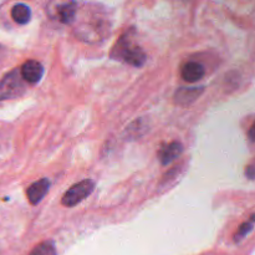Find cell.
Here are the masks:
<instances>
[{
  "label": "cell",
  "mask_w": 255,
  "mask_h": 255,
  "mask_svg": "<svg viewBox=\"0 0 255 255\" xmlns=\"http://www.w3.org/2000/svg\"><path fill=\"white\" fill-rule=\"evenodd\" d=\"M133 30L124 32L111 50V59L125 62L134 67H142L146 64V52L134 41Z\"/></svg>",
  "instance_id": "obj_1"
},
{
  "label": "cell",
  "mask_w": 255,
  "mask_h": 255,
  "mask_svg": "<svg viewBox=\"0 0 255 255\" xmlns=\"http://www.w3.org/2000/svg\"><path fill=\"white\" fill-rule=\"evenodd\" d=\"M206 74V69L197 61H189L182 67V79L187 82H197Z\"/></svg>",
  "instance_id": "obj_8"
},
{
  "label": "cell",
  "mask_w": 255,
  "mask_h": 255,
  "mask_svg": "<svg viewBox=\"0 0 255 255\" xmlns=\"http://www.w3.org/2000/svg\"><path fill=\"white\" fill-rule=\"evenodd\" d=\"M57 17L62 24H71L76 17V2H66L57 6Z\"/></svg>",
  "instance_id": "obj_9"
},
{
  "label": "cell",
  "mask_w": 255,
  "mask_h": 255,
  "mask_svg": "<svg viewBox=\"0 0 255 255\" xmlns=\"http://www.w3.org/2000/svg\"><path fill=\"white\" fill-rule=\"evenodd\" d=\"M94 188L95 183L91 179H84V181L74 184V186L70 187L69 191L62 196V206L67 207V208H72V207L77 206V204L81 203L84 199H86L87 197L94 192Z\"/></svg>",
  "instance_id": "obj_3"
},
{
  "label": "cell",
  "mask_w": 255,
  "mask_h": 255,
  "mask_svg": "<svg viewBox=\"0 0 255 255\" xmlns=\"http://www.w3.org/2000/svg\"><path fill=\"white\" fill-rule=\"evenodd\" d=\"M20 75L26 84L35 85L44 76V66L36 60H27L22 64Z\"/></svg>",
  "instance_id": "obj_4"
},
{
  "label": "cell",
  "mask_w": 255,
  "mask_h": 255,
  "mask_svg": "<svg viewBox=\"0 0 255 255\" xmlns=\"http://www.w3.org/2000/svg\"><path fill=\"white\" fill-rule=\"evenodd\" d=\"M204 91V87H179L174 94V102L179 106H188L193 104Z\"/></svg>",
  "instance_id": "obj_6"
},
{
  "label": "cell",
  "mask_w": 255,
  "mask_h": 255,
  "mask_svg": "<svg viewBox=\"0 0 255 255\" xmlns=\"http://www.w3.org/2000/svg\"><path fill=\"white\" fill-rule=\"evenodd\" d=\"M247 176L249 177V179H254V167H253V164H251V166L247 168Z\"/></svg>",
  "instance_id": "obj_13"
},
{
  "label": "cell",
  "mask_w": 255,
  "mask_h": 255,
  "mask_svg": "<svg viewBox=\"0 0 255 255\" xmlns=\"http://www.w3.org/2000/svg\"><path fill=\"white\" fill-rule=\"evenodd\" d=\"M29 255H57L54 243L50 241L37 244Z\"/></svg>",
  "instance_id": "obj_11"
},
{
  "label": "cell",
  "mask_w": 255,
  "mask_h": 255,
  "mask_svg": "<svg viewBox=\"0 0 255 255\" xmlns=\"http://www.w3.org/2000/svg\"><path fill=\"white\" fill-rule=\"evenodd\" d=\"M183 144L178 141L169 142V143H163L158 151V159L163 166L172 163L176 161L182 153H183Z\"/></svg>",
  "instance_id": "obj_5"
},
{
  "label": "cell",
  "mask_w": 255,
  "mask_h": 255,
  "mask_svg": "<svg viewBox=\"0 0 255 255\" xmlns=\"http://www.w3.org/2000/svg\"><path fill=\"white\" fill-rule=\"evenodd\" d=\"M253 132H254V126H252V127H251V131H249V138H251V141H252V142L254 141Z\"/></svg>",
  "instance_id": "obj_14"
},
{
  "label": "cell",
  "mask_w": 255,
  "mask_h": 255,
  "mask_svg": "<svg viewBox=\"0 0 255 255\" xmlns=\"http://www.w3.org/2000/svg\"><path fill=\"white\" fill-rule=\"evenodd\" d=\"M50 188V181L47 178H41L40 181L32 183L29 188L26 189V196L29 199L30 204L36 206L42 201L45 196L47 194Z\"/></svg>",
  "instance_id": "obj_7"
},
{
  "label": "cell",
  "mask_w": 255,
  "mask_h": 255,
  "mask_svg": "<svg viewBox=\"0 0 255 255\" xmlns=\"http://www.w3.org/2000/svg\"><path fill=\"white\" fill-rule=\"evenodd\" d=\"M11 17L16 24L25 25L31 19V10L25 4H16L11 9Z\"/></svg>",
  "instance_id": "obj_10"
},
{
  "label": "cell",
  "mask_w": 255,
  "mask_h": 255,
  "mask_svg": "<svg viewBox=\"0 0 255 255\" xmlns=\"http://www.w3.org/2000/svg\"><path fill=\"white\" fill-rule=\"evenodd\" d=\"M25 84L26 82L22 80L21 75H20V69H15L7 75H5L0 81V101L21 96L26 90Z\"/></svg>",
  "instance_id": "obj_2"
},
{
  "label": "cell",
  "mask_w": 255,
  "mask_h": 255,
  "mask_svg": "<svg viewBox=\"0 0 255 255\" xmlns=\"http://www.w3.org/2000/svg\"><path fill=\"white\" fill-rule=\"evenodd\" d=\"M253 228H254V216H252L248 222H244V223L239 227L238 232H237L236 236H234V242L243 241L248 234H251L252 232H253Z\"/></svg>",
  "instance_id": "obj_12"
}]
</instances>
